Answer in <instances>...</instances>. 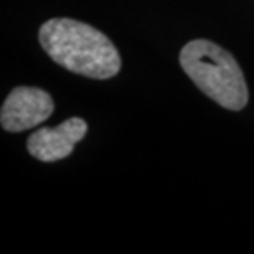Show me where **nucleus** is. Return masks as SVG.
<instances>
[{"label":"nucleus","instance_id":"obj_1","mask_svg":"<svg viewBox=\"0 0 254 254\" xmlns=\"http://www.w3.org/2000/svg\"><path fill=\"white\" fill-rule=\"evenodd\" d=\"M38 38L48 57L71 73L109 79L121 69V57L113 42L88 23L52 18L42 25Z\"/></svg>","mask_w":254,"mask_h":254},{"label":"nucleus","instance_id":"obj_2","mask_svg":"<svg viewBox=\"0 0 254 254\" xmlns=\"http://www.w3.org/2000/svg\"><path fill=\"white\" fill-rule=\"evenodd\" d=\"M180 64L201 93L230 111L246 108L250 94L245 74L226 50L210 40H191L180 52Z\"/></svg>","mask_w":254,"mask_h":254},{"label":"nucleus","instance_id":"obj_3","mask_svg":"<svg viewBox=\"0 0 254 254\" xmlns=\"http://www.w3.org/2000/svg\"><path fill=\"white\" fill-rule=\"evenodd\" d=\"M55 109L47 91L18 86L7 96L0 111V123L7 132H23L45 123Z\"/></svg>","mask_w":254,"mask_h":254},{"label":"nucleus","instance_id":"obj_4","mask_svg":"<svg viewBox=\"0 0 254 254\" xmlns=\"http://www.w3.org/2000/svg\"><path fill=\"white\" fill-rule=\"evenodd\" d=\"M88 124L81 118H71L57 127H43L28 137L27 147L35 159L42 162H57L66 159L74 145L84 139Z\"/></svg>","mask_w":254,"mask_h":254}]
</instances>
